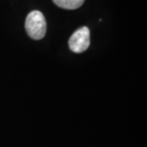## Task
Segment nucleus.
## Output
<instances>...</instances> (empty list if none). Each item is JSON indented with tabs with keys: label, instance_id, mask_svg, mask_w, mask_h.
<instances>
[{
	"label": "nucleus",
	"instance_id": "3",
	"mask_svg": "<svg viewBox=\"0 0 147 147\" xmlns=\"http://www.w3.org/2000/svg\"><path fill=\"white\" fill-rule=\"evenodd\" d=\"M54 3L59 8L65 10H76L81 7L84 0H53Z\"/></svg>",
	"mask_w": 147,
	"mask_h": 147
},
{
	"label": "nucleus",
	"instance_id": "2",
	"mask_svg": "<svg viewBox=\"0 0 147 147\" xmlns=\"http://www.w3.org/2000/svg\"><path fill=\"white\" fill-rule=\"evenodd\" d=\"M90 46V30L82 27L76 30L69 39V48L74 53H82Z\"/></svg>",
	"mask_w": 147,
	"mask_h": 147
},
{
	"label": "nucleus",
	"instance_id": "1",
	"mask_svg": "<svg viewBox=\"0 0 147 147\" xmlns=\"http://www.w3.org/2000/svg\"><path fill=\"white\" fill-rule=\"evenodd\" d=\"M28 36L34 40H39L46 34V20L39 11H33L28 14L25 21Z\"/></svg>",
	"mask_w": 147,
	"mask_h": 147
}]
</instances>
